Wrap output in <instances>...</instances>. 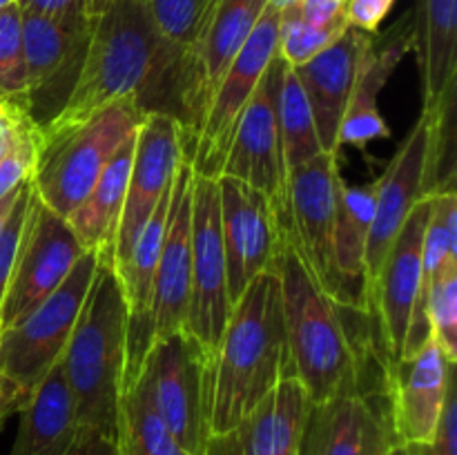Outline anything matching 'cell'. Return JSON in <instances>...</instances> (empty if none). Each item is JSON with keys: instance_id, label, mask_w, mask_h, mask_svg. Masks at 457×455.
Masks as SVG:
<instances>
[{"instance_id": "d590c367", "label": "cell", "mask_w": 457, "mask_h": 455, "mask_svg": "<svg viewBox=\"0 0 457 455\" xmlns=\"http://www.w3.org/2000/svg\"><path fill=\"white\" fill-rule=\"evenodd\" d=\"M31 196H34V183H31V178H27L21 190V196H18L16 205H13L12 214H9L7 223L0 230V303H3L9 279H12L13 261H16L18 245H21L22 228H25L27 212H29Z\"/></svg>"}, {"instance_id": "836d02e7", "label": "cell", "mask_w": 457, "mask_h": 455, "mask_svg": "<svg viewBox=\"0 0 457 455\" xmlns=\"http://www.w3.org/2000/svg\"><path fill=\"white\" fill-rule=\"evenodd\" d=\"M152 22L168 45L183 54L195 40L214 0H141Z\"/></svg>"}, {"instance_id": "277c9868", "label": "cell", "mask_w": 457, "mask_h": 455, "mask_svg": "<svg viewBox=\"0 0 457 455\" xmlns=\"http://www.w3.org/2000/svg\"><path fill=\"white\" fill-rule=\"evenodd\" d=\"M125 357L128 308L123 288L114 268L98 263L92 288L61 360L79 431L98 433L116 442Z\"/></svg>"}, {"instance_id": "44dd1931", "label": "cell", "mask_w": 457, "mask_h": 455, "mask_svg": "<svg viewBox=\"0 0 457 455\" xmlns=\"http://www.w3.org/2000/svg\"><path fill=\"white\" fill-rule=\"evenodd\" d=\"M393 442L384 397L346 393L311 406L297 455H379Z\"/></svg>"}, {"instance_id": "ab89813d", "label": "cell", "mask_w": 457, "mask_h": 455, "mask_svg": "<svg viewBox=\"0 0 457 455\" xmlns=\"http://www.w3.org/2000/svg\"><path fill=\"white\" fill-rule=\"evenodd\" d=\"M395 0H348L346 21L355 29L366 34H378L382 22L391 13Z\"/></svg>"}, {"instance_id": "7a4b0ae2", "label": "cell", "mask_w": 457, "mask_h": 455, "mask_svg": "<svg viewBox=\"0 0 457 455\" xmlns=\"http://www.w3.org/2000/svg\"><path fill=\"white\" fill-rule=\"evenodd\" d=\"M179 56L181 52L165 43L141 0L112 3L94 16L79 83L61 116L40 134V143L80 128L129 96L145 112H161Z\"/></svg>"}, {"instance_id": "f546056e", "label": "cell", "mask_w": 457, "mask_h": 455, "mask_svg": "<svg viewBox=\"0 0 457 455\" xmlns=\"http://www.w3.org/2000/svg\"><path fill=\"white\" fill-rule=\"evenodd\" d=\"M275 107L277 123H279L281 154H284L286 174L295 172L315 156L324 154L317 138L315 120L311 105L306 101L302 83L290 65H286L277 54L275 76Z\"/></svg>"}, {"instance_id": "e575fe53", "label": "cell", "mask_w": 457, "mask_h": 455, "mask_svg": "<svg viewBox=\"0 0 457 455\" xmlns=\"http://www.w3.org/2000/svg\"><path fill=\"white\" fill-rule=\"evenodd\" d=\"M431 335L446 355L457 357V259H449L437 272L428 293Z\"/></svg>"}, {"instance_id": "8992f818", "label": "cell", "mask_w": 457, "mask_h": 455, "mask_svg": "<svg viewBox=\"0 0 457 455\" xmlns=\"http://www.w3.org/2000/svg\"><path fill=\"white\" fill-rule=\"evenodd\" d=\"M145 114L141 103L129 96L98 112L80 128L40 143L38 163L31 174L36 196L62 219L70 217Z\"/></svg>"}, {"instance_id": "7402d4cb", "label": "cell", "mask_w": 457, "mask_h": 455, "mask_svg": "<svg viewBox=\"0 0 457 455\" xmlns=\"http://www.w3.org/2000/svg\"><path fill=\"white\" fill-rule=\"evenodd\" d=\"M373 40L375 34H366L348 25V29L330 47H326L303 65L293 67L311 105L317 138L326 154L339 156V150H342L339 128H342L344 112H346L361 58Z\"/></svg>"}, {"instance_id": "1f68e13d", "label": "cell", "mask_w": 457, "mask_h": 455, "mask_svg": "<svg viewBox=\"0 0 457 455\" xmlns=\"http://www.w3.org/2000/svg\"><path fill=\"white\" fill-rule=\"evenodd\" d=\"M346 29V18L326 22V25H315V22H308L299 13L297 4H293L288 9H281L277 54H279V58L286 65L299 67L320 52H324L326 47H330Z\"/></svg>"}, {"instance_id": "7c38bea8", "label": "cell", "mask_w": 457, "mask_h": 455, "mask_svg": "<svg viewBox=\"0 0 457 455\" xmlns=\"http://www.w3.org/2000/svg\"><path fill=\"white\" fill-rule=\"evenodd\" d=\"M83 254V245L67 219L49 210L34 192L12 279L0 303V330L18 324L36 310L65 281Z\"/></svg>"}, {"instance_id": "d6a6232c", "label": "cell", "mask_w": 457, "mask_h": 455, "mask_svg": "<svg viewBox=\"0 0 457 455\" xmlns=\"http://www.w3.org/2000/svg\"><path fill=\"white\" fill-rule=\"evenodd\" d=\"M0 103L25 112L22 12L18 3L0 9Z\"/></svg>"}, {"instance_id": "8d00e7d4", "label": "cell", "mask_w": 457, "mask_h": 455, "mask_svg": "<svg viewBox=\"0 0 457 455\" xmlns=\"http://www.w3.org/2000/svg\"><path fill=\"white\" fill-rule=\"evenodd\" d=\"M40 156V132L31 128L22 134L21 141L13 145L4 159H0V199L21 187L34 174Z\"/></svg>"}, {"instance_id": "60d3db41", "label": "cell", "mask_w": 457, "mask_h": 455, "mask_svg": "<svg viewBox=\"0 0 457 455\" xmlns=\"http://www.w3.org/2000/svg\"><path fill=\"white\" fill-rule=\"evenodd\" d=\"M31 128H36V125L31 123L25 112L7 105V103H0V159H4L13 150V145L21 141L22 134L29 132Z\"/></svg>"}, {"instance_id": "ac0fdd59", "label": "cell", "mask_w": 457, "mask_h": 455, "mask_svg": "<svg viewBox=\"0 0 457 455\" xmlns=\"http://www.w3.org/2000/svg\"><path fill=\"white\" fill-rule=\"evenodd\" d=\"M183 163L181 129L170 114L147 112L134 134V154L129 165L128 194L116 232L114 270L128 261L138 235L145 228L159 201L172 186Z\"/></svg>"}, {"instance_id": "2e32d148", "label": "cell", "mask_w": 457, "mask_h": 455, "mask_svg": "<svg viewBox=\"0 0 457 455\" xmlns=\"http://www.w3.org/2000/svg\"><path fill=\"white\" fill-rule=\"evenodd\" d=\"M431 214V194L418 201L402 226L382 263L373 288L364 299V308L373 324L375 343L384 361L402 357L411 312L422 279V250Z\"/></svg>"}, {"instance_id": "681fc988", "label": "cell", "mask_w": 457, "mask_h": 455, "mask_svg": "<svg viewBox=\"0 0 457 455\" xmlns=\"http://www.w3.org/2000/svg\"><path fill=\"white\" fill-rule=\"evenodd\" d=\"M386 449H388V446H386ZM386 449H384V451H386ZM384 451H382V453H379V455H384Z\"/></svg>"}, {"instance_id": "7dc6e473", "label": "cell", "mask_w": 457, "mask_h": 455, "mask_svg": "<svg viewBox=\"0 0 457 455\" xmlns=\"http://www.w3.org/2000/svg\"><path fill=\"white\" fill-rule=\"evenodd\" d=\"M299 0H270V4L272 7H277L281 12V9H288V7H293V4H297Z\"/></svg>"}, {"instance_id": "484cf974", "label": "cell", "mask_w": 457, "mask_h": 455, "mask_svg": "<svg viewBox=\"0 0 457 455\" xmlns=\"http://www.w3.org/2000/svg\"><path fill=\"white\" fill-rule=\"evenodd\" d=\"M411 52L422 76V112H436L455 87L457 0H418Z\"/></svg>"}, {"instance_id": "f35d334b", "label": "cell", "mask_w": 457, "mask_h": 455, "mask_svg": "<svg viewBox=\"0 0 457 455\" xmlns=\"http://www.w3.org/2000/svg\"><path fill=\"white\" fill-rule=\"evenodd\" d=\"M22 13L52 18L61 22H85L89 21L87 0H18Z\"/></svg>"}, {"instance_id": "603a6c76", "label": "cell", "mask_w": 457, "mask_h": 455, "mask_svg": "<svg viewBox=\"0 0 457 455\" xmlns=\"http://www.w3.org/2000/svg\"><path fill=\"white\" fill-rule=\"evenodd\" d=\"M312 401L295 375L223 435L210 437L204 455H297Z\"/></svg>"}, {"instance_id": "c3c4849f", "label": "cell", "mask_w": 457, "mask_h": 455, "mask_svg": "<svg viewBox=\"0 0 457 455\" xmlns=\"http://www.w3.org/2000/svg\"><path fill=\"white\" fill-rule=\"evenodd\" d=\"M18 0H0V9L3 7H9V4H16Z\"/></svg>"}, {"instance_id": "5bb4252c", "label": "cell", "mask_w": 457, "mask_h": 455, "mask_svg": "<svg viewBox=\"0 0 457 455\" xmlns=\"http://www.w3.org/2000/svg\"><path fill=\"white\" fill-rule=\"evenodd\" d=\"M275 76L277 56L268 65L262 83L257 85L237 123L226 161H223L221 177L235 178L262 192L270 203L281 235H284L286 214H288V174H286L279 123H277Z\"/></svg>"}, {"instance_id": "52a82bcc", "label": "cell", "mask_w": 457, "mask_h": 455, "mask_svg": "<svg viewBox=\"0 0 457 455\" xmlns=\"http://www.w3.org/2000/svg\"><path fill=\"white\" fill-rule=\"evenodd\" d=\"M98 263L96 252H85L36 310L0 330V375L16 388L22 401L29 400L36 386L62 360Z\"/></svg>"}, {"instance_id": "3957f363", "label": "cell", "mask_w": 457, "mask_h": 455, "mask_svg": "<svg viewBox=\"0 0 457 455\" xmlns=\"http://www.w3.org/2000/svg\"><path fill=\"white\" fill-rule=\"evenodd\" d=\"M277 266V263H275ZM290 375L277 268L254 277L232 306L208 366V431L223 435L244 422Z\"/></svg>"}, {"instance_id": "f1b7e54d", "label": "cell", "mask_w": 457, "mask_h": 455, "mask_svg": "<svg viewBox=\"0 0 457 455\" xmlns=\"http://www.w3.org/2000/svg\"><path fill=\"white\" fill-rule=\"evenodd\" d=\"M449 259H457V192H440L431 194V214H428L427 232H424L422 250V279H420L418 297L411 312L409 330H406L404 348L400 360L418 355L427 346L431 335L428 324V293Z\"/></svg>"}, {"instance_id": "f6af8a7d", "label": "cell", "mask_w": 457, "mask_h": 455, "mask_svg": "<svg viewBox=\"0 0 457 455\" xmlns=\"http://www.w3.org/2000/svg\"><path fill=\"white\" fill-rule=\"evenodd\" d=\"M112 3H116V0H87V12L89 16H98L101 12H105L107 7H110Z\"/></svg>"}, {"instance_id": "4dcf8cb0", "label": "cell", "mask_w": 457, "mask_h": 455, "mask_svg": "<svg viewBox=\"0 0 457 455\" xmlns=\"http://www.w3.org/2000/svg\"><path fill=\"white\" fill-rule=\"evenodd\" d=\"M116 446L120 455H190L161 422L141 382H134L120 395Z\"/></svg>"}, {"instance_id": "9c48e42d", "label": "cell", "mask_w": 457, "mask_h": 455, "mask_svg": "<svg viewBox=\"0 0 457 455\" xmlns=\"http://www.w3.org/2000/svg\"><path fill=\"white\" fill-rule=\"evenodd\" d=\"M342 183L335 154H320L288 174V214L284 241L295 250L317 285L335 302L351 306L333 254L335 205Z\"/></svg>"}, {"instance_id": "8fae6325", "label": "cell", "mask_w": 457, "mask_h": 455, "mask_svg": "<svg viewBox=\"0 0 457 455\" xmlns=\"http://www.w3.org/2000/svg\"><path fill=\"white\" fill-rule=\"evenodd\" d=\"M279 21L281 12L268 3L266 12L262 13L253 34L248 36L241 52L232 61L228 74L223 76L221 85L214 92L195 147L186 159L192 172L199 174V177H221L223 161H226L237 123H239L248 101L253 98L257 85L262 83L268 65L277 56Z\"/></svg>"}, {"instance_id": "ba28073f", "label": "cell", "mask_w": 457, "mask_h": 455, "mask_svg": "<svg viewBox=\"0 0 457 455\" xmlns=\"http://www.w3.org/2000/svg\"><path fill=\"white\" fill-rule=\"evenodd\" d=\"M210 355L187 328L156 339L137 382L174 440L190 455H204L208 431Z\"/></svg>"}, {"instance_id": "ffe728a7", "label": "cell", "mask_w": 457, "mask_h": 455, "mask_svg": "<svg viewBox=\"0 0 457 455\" xmlns=\"http://www.w3.org/2000/svg\"><path fill=\"white\" fill-rule=\"evenodd\" d=\"M192 183L195 172L183 159L172 181L168 228L161 245L152 299V343L187 328L192 293Z\"/></svg>"}, {"instance_id": "7bdbcfd3", "label": "cell", "mask_w": 457, "mask_h": 455, "mask_svg": "<svg viewBox=\"0 0 457 455\" xmlns=\"http://www.w3.org/2000/svg\"><path fill=\"white\" fill-rule=\"evenodd\" d=\"M65 455H120V453L116 442L110 440V437H103L98 435V433L79 431Z\"/></svg>"}, {"instance_id": "ee69618b", "label": "cell", "mask_w": 457, "mask_h": 455, "mask_svg": "<svg viewBox=\"0 0 457 455\" xmlns=\"http://www.w3.org/2000/svg\"><path fill=\"white\" fill-rule=\"evenodd\" d=\"M22 186H25V183H22ZM22 186L16 187V190L9 192L7 196H3V199H0V230H3V226H4V223H7V219H9V214H12L13 205H16L18 196H21Z\"/></svg>"}, {"instance_id": "74e56055", "label": "cell", "mask_w": 457, "mask_h": 455, "mask_svg": "<svg viewBox=\"0 0 457 455\" xmlns=\"http://www.w3.org/2000/svg\"><path fill=\"white\" fill-rule=\"evenodd\" d=\"M411 455H457V391L455 384L451 386L446 397L445 410H442L440 426H437L436 440L431 444L409 446Z\"/></svg>"}, {"instance_id": "83f0119b", "label": "cell", "mask_w": 457, "mask_h": 455, "mask_svg": "<svg viewBox=\"0 0 457 455\" xmlns=\"http://www.w3.org/2000/svg\"><path fill=\"white\" fill-rule=\"evenodd\" d=\"M378 178L364 186H346L342 178L335 205L333 254L339 281L351 306L364 308L366 245H369L370 223L375 212Z\"/></svg>"}, {"instance_id": "5b68a950", "label": "cell", "mask_w": 457, "mask_h": 455, "mask_svg": "<svg viewBox=\"0 0 457 455\" xmlns=\"http://www.w3.org/2000/svg\"><path fill=\"white\" fill-rule=\"evenodd\" d=\"M270 0H214L195 40L183 49L170 74L161 112L181 129L183 159L199 136L214 92Z\"/></svg>"}, {"instance_id": "4fadbf2b", "label": "cell", "mask_w": 457, "mask_h": 455, "mask_svg": "<svg viewBox=\"0 0 457 455\" xmlns=\"http://www.w3.org/2000/svg\"><path fill=\"white\" fill-rule=\"evenodd\" d=\"M226 252L219 217V181L195 174L192 183V293L187 330L208 355L217 351L230 317Z\"/></svg>"}, {"instance_id": "4316f807", "label": "cell", "mask_w": 457, "mask_h": 455, "mask_svg": "<svg viewBox=\"0 0 457 455\" xmlns=\"http://www.w3.org/2000/svg\"><path fill=\"white\" fill-rule=\"evenodd\" d=\"M16 440L9 455H65L74 442V406L67 391L61 361L36 386L21 410Z\"/></svg>"}, {"instance_id": "d4e9b609", "label": "cell", "mask_w": 457, "mask_h": 455, "mask_svg": "<svg viewBox=\"0 0 457 455\" xmlns=\"http://www.w3.org/2000/svg\"><path fill=\"white\" fill-rule=\"evenodd\" d=\"M137 134V132H134ZM134 134L119 147L98 181L79 203V208L67 217L76 239L85 252H96L98 261L114 268L116 232L123 214L125 194H128L129 165L134 154Z\"/></svg>"}, {"instance_id": "bcb514c9", "label": "cell", "mask_w": 457, "mask_h": 455, "mask_svg": "<svg viewBox=\"0 0 457 455\" xmlns=\"http://www.w3.org/2000/svg\"><path fill=\"white\" fill-rule=\"evenodd\" d=\"M384 455H411V453H409V446L397 444V442H393V444L388 446L386 451H384Z\"/></svg>"}, {"instance_id": "9a60e30c", "label": "cell", "mask_w": 457, "mask_h": 455, "mask_svg": "<svg viewBox=\"0 0 457 455\" xmlns=\"http://www.w3.org/2000/svg\"><path fill=\"white\" fill-rule=\"evenodd\" d=\"M453 368L455 361L433 337L418 355L384 364V404L397 444L422 446L436 440L455 384Z\"/></svg>"}, {"instance_id": "6da1fadb", "label": "cell", "mask_w": 457, "mask_h": 455, "mask_svg": "<svg viewBox=\"0 0 457 455\" xmlns=\"http://www.w3.org/2000/svg\"><path fill=\"white\" fill-rule=\"evenodd\" d=\"M290 375L302 382L312 404L337 395L384 397V357L373 324L361 308L335 302L312 281L288 244L277 257Z\"/></svg>"}, {"instance_id": "e0dca14e", "label": "cell", "mask_w": 457, "mask_h": 455, "mask_svg": "<svg viewBox=\"0 0 457 455\" xmlns=\"http://www.w3.org/2000/svg\"><path fill=\"white\" fill-rule=\"evenodd\" d=\"M433 125H436V114L422 112L411 132L406 134L404 143L397 147L395 156L388 161L384 174L378 178L373 223L366 245L364 299L373 288L384 259L409 214L413 212L420 199L428 196L427 178L431 165Z\"/></svg>"}, {"instance_id": "d6986e66", "label": "cell", "mask_w": 457, "mask_h": 455, "mask_svg": "<svg viewBox=\"0 0 457 455\" xmlns=\"http://www.w3.org/2000/svg\"><path fill=\"white\" fill-rule=\"evenodd\" d=\"M217 181L228 297L235 306L254 277L275 268L284 235L262 192L228 177H219Z\"/></svg>"}, {"instance_id": "cb8c5ba5", "label": "cell", "mask_w": 457, "mask_h": 455, "mask_svg": "<svg viewBox=\"0 0 457 455\" xmlns=\"http://www.w3.org/2000/svg\"><path fill=\"white\" fill-rule=\"evenodd\" d=\"M413 49V18H402L382 43L373 40L361 58L342 128H339V147L351 145L360 152L369 150L370 143L391 138V128L379 114V94L393 76L402 58Z\"/></svg>"}, {"instance_id": "b9f144b4", "label": "cell", "mask_w": 457, "mask_h": 455, "mask_svg": "<svg viewBox=\"0 0 457 455\" xmlns=\"http://www.w3.org/2000/svg\"><path fill=\"white\" fill-rule=\"evenodd\" d=\"M346 3L348 0H299L297 7L308 22L326 25L346 18Z\"/></svg>"}, {"instance_id": "30bf717a", "label": "cell", "mask_w": 457, "mask_h": 455, "mask_svg": "<svg viewBox=\"0 0 457 455\" xmlns=\"http://www.w3.org/2000/svg\"><path fill=\"white\" fill-rule=\"evenodd\" d=\"M94 18L61 22L22 13L25 114L40 134L61 116L87 56Z\"/></svg>"}]
</instances>
